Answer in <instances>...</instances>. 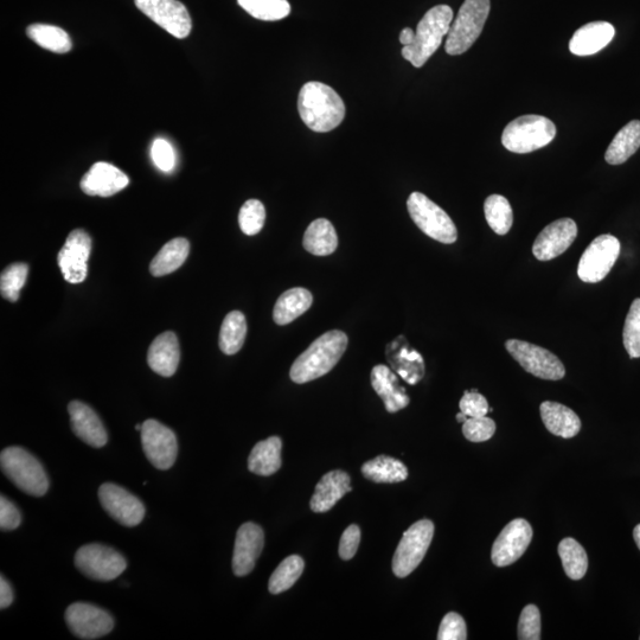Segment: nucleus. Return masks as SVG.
Returning <instances> with one entry per match:
<instances>
[{
    "label": "nucleus",
    "instance_id": "nucleus-21",
    "mask_svg": "<svg viewBox=\"0 0 640 640\" xmlns=\"http://www.w3.org/2000/svg\"><path fill=\"white\" fill-rule=\"evenodd\" d=\"M68 412L72 430L83 443L95 448L104 447L107 444L106 428L93 408L81 401H73L69 403Z\"/></svg>",
    "mask_w": 640,
    "mask_h": 640
},
{
    "label": "nucleus",
    "instance_id": "nucleus-16",
    "mask_svg": "<svg viewBox=\"0 0 640 640\" xmlns=\"http://www.w3.org/2000/svg\"><path fill=\"white\" fill-rule=\"evenodd\" d=\"M66 622L75 637L85 640L105 637L114 627L110 613L86 603L70 605L66 611Z\"/></svg>",
    "mask_w": 640,
    "mask_h": 640
},
{
    "label": "nucleus",
    "instance_id": "nucleus-31",
    "mask_svg": "<svg viewBox=\"0 0 640 640\" xmlns=\"http://www.w3.org/2000/svg\"><path fill=\"white\" fill-rule=\"evenodd\" d=\"M640 147V121L632 120L620 130L605 153L608 164L620 165L635 155Z\"/></svg>",
    "mask_w": 640,
    "mask_h": 640
},
{
    "label": "nucleus",
    "instance_id": "nucleus-13",
    "mask_svg": "<svg viewBox=\"0 0 640 640\" xmlns=\"http://www.w3.org/2000/svg\"><path fill=\"white\" fill-rule=\"evenodd\" d=\"M137 8L153 22L179 38L188 37L192 29V21L185 5L178 0H134Z\"/></svg>",
    "mask_w": 640,
    "mask_h": 640
},
{
    "label": "nucleus",
    "instance_id": "nucleus-44",
    "mask_svg": "<svg viewBox=\"0 0 640 640\" xmlns=\"http://www.w3.org/2000/svg\"><path fill=\"white\" fill-rule=\"evenodd\" d=\"M518 639L520 640H540L541 639V614L535 605L524 607L518 622Z\"/></svg>",
    "mask_w": 640,
    "mask_h": 640
},
{
    "label": "nucleus",
    "instance_id": "nucleus-54",
    "mask_svg": "<svg viewBox=\"0 0 640 640\" xmlns=\"http://www.w3.org/2000/svg\"><path fill=\"white\" fill-rule=\"evenodd\" d=\"M639 639H640V637H639Z\"/></svg>",
    "mask_w": 640,
    "mask_h": 640
},
{
    "label": "nucleus",
    "instance_id": "nucleus-9",
    "mask_svg": "<svg viewBox=\"0 0 640 640\" xmlns=\"http://www.w3.org/2000/svg\"><path fill=\"white\" fill-rule=\"evenodd\" d=\"M75 566L89 579L112 581L125 572L127 561L117 550L93 543L76 552Z\"/></svg>",
    "mask_w": 640,
    "mask_h": 640
},
{
    "label": "nucleus",
    "instance_id": "nucleus-6",
    "mask_svg": "<svg viewBox=\"0 0 640 640\" xmlns=\"http://www.w3.org/2000/svg\"><path fill=\"white\" fill-rule=\"evenodd\" d=\"M556 127L552 120L541 115H523L505 127L502 144L514 153H529L553 142Z\"/></svg>",
    "mask_w": 640,
    "mask_h": 640
},
{
    "label": "nucleus",
    "instance_id": "nucleus-39",
    "mask_svg": "<svg viewBox=\"0 0 640 640\" xmlns=\"http://www.w3.org/2000/svg\"><path fill=\"white\" fill-rule=\"evenodd\" d=\"M241 8L260 21L275 22L291 14L287 0H238Z\"/></svg>",
    "mask_w": 640,
    "mask_h": 640
},
{
    "label": "nucleus",
    "instance_id": "nucleus-46",
    "mask_svg": "<svg viewBox=\"0 0 640 640\" xmlns=\"http://www.w3.org/2000/svg\"><path fill=\"white\" fill-rule=\"evenodd\" d=\"M467 630L465 620L458 613H448L441 622L438 632L439 640H465Z\"/></svg>",
    "mask_w": 640,
    "mask_h": 640
},
{
    "label": "nucleus",
    "instance_id": "nucleus-2",
    "mask_svg": "<svg viewBox=\"0 0 640 640\" xmlns=\"http://www.w3.org/2000/svg\"><path fill=\"white\" fill-rule=\"evenodd\" d=\"M348 336L343 331L326 332L300 355L290 370L291 380L303 384L319 379L337 366L348 348Z\"/></svg>",
    "mask_w": 640,
    "mask_h": 640
},
{
    "label": "nucleus",
    "instance_id": "nucleus-34",
    "mask_svg": "<svg viewBox=\"0 0 640 640\" xmlns=\"http://www.w3.org/2000/svg\"><path fill=\"white\" fill-rule=\"evenodd\" d=\"M30 40L38 46L56 54H66L72 50L73 43L66 31L55 25L31 24L27 29Z\"/></svg>",
    "mask_w": 640,
    "mask_h": 640
},
{
    "label": "nucleus",
    "instance_id": "nucleus-19",
    "mask_svg": "<svg viewBox=\"0 0 640 640\" xmlns=\"http://www.w3.org/2000/svg\"><path fill=\"white\" fill-rule=\"evenodd\" d=\"M264 530L258 524L248 522L242 524L236 534L233 571L236 576H245L251 573L264 549Z\"/></svg>",
    "mask_w": 640,
    "mask_h": 640
},
{
    "label": "nucleus",
    "instance_id": "nucleus-18",
    "mask_svg": "<svg viewBox=\"0 0 640 640\" xmlns=\"http://www.w3.org/2000/svg\"><path fill=\"white\" fill-rule=\"evenodd\" d=\"M578 236V226L572 219H561L550 223L537 236L533 253L540 261H549L565 253Z\"/></svg>",
    "mask_w": 640,
    "mask_h": 640
},
{
    "label": "nucleus",
    "instance_id": "nucleus-37",
    "mask_svg": "<svg viewBox=\"0 0 640 640\" xmlns=\"http://www.w3.org/2000/svg\"><path fill=\"white\" fill-rule=\"evenodd\" d=\"M485 219L498 235H507L514 223L509 201L502 195H491L484 203Z\"/></svg>",
    "mask_w": 640,
    "mask_h": 640
},
{
    "label": "nucleus",
    "instance_id": "nucleus-53",
    "mask_svg": "<svg viewBox=\"0 0 640 640\" xmlns=\"http://www.w3.org/2000/svg\"><path fill=\"white\" fill-rule=\"evenodd\" d=\"M467 419H469V418H467V416H466L464 413H462V412H460V413L457 415V420H458L459 422H463V424H464V422H465Z\"/></svg>",
    "mask_w": 640,
    "mask_h": 640
},
{
    "label": "nucleus",
    "instance_id": "nucleus-14",
    "mask_svg": "<svg viewBox=\"0 0 640 640\" xmlns=\"http://www.w3.org/2000/svg\"><path fill=\"white\" fill-rule=\"evenodd\" d=\"M92 253V239L83 229H75L57 255L63 278L70 284H81L87 278L88 260Z\"/></svg>",
    "mask_w": 640,
    "mask_h": 640
},
{
    "label": "nucleus",
    "instance_id": "nucleus-10",
    "mask_svg": "<svg viewBox=\"0 0 640 640\" xmlns=\"http://www.w3.org/2000/svg\"><path fill=\"white\" fill-rule=\"evenodd\" d=\"M505 348L527 373L539 377V379L559 381L566 375L565 366L559 357L539 345L518 341V339H509L505 343Z\"/></svg>",
    "mask_w": 640,
    "mask_h": 640
},
{
    "label": "nucleus",
    "instance_id": "nucleus-38",
    "mask_svg": "<svg viewBox=\"0 0 640 640\" xmlns=\"http://www.w3.org/2000/svg\"><path fill=\"white\" fill-rule=\"evenodd\" d=\"M304 568L305 563L300 556H288L272 574L270 582H268V590L272 594H280L290 590L303 574Z\"/></svg>",
    "mask_w": 640,
    "mask_h": 640
},
{
    "label": "nucleus",
    "instance_id": "nucleus-3",
    "mask_svg": "<svg viewBox=\"0 0 640 640\" xmlns=\"http://www.w3.org/2000/svg\"><path fill=\"white\" fill-rule=\"evenodd\" d=\"M453 22V10L448 5L434 6L418 24L414 42L403 47V59L411 62L415 68L424 67L435 51L443 43Z\"/></svg>",
    "mask_w": 640,
    "mask_h": 640
},
{
    "label": "nucleus",
    "instance_id": "nucleus-28",
    "mask_svg": "<svg viewBox=\"0 0 640 640\" xmlns=\"http://www.w3.org/2000/svg\"><path fill=\"white\" fill-rule=\"evenodd\" d=\"M283 441L271 437L256 444L248 458V469L258 476H272L281 467Z\"/></svg>",
    "mask_w": 640,
    "mask_h": 640
},
{
    "label": "nucleus",
    "instance_id": "nucleus-26",
    "mask_svg": "<svg viewBox=\"0 0 640 640\" xmlns=\"http://www.w3.org/2000/svg\"><path fill=\"white\" fill-rule=\"evenodd\" d=\"M350 477L344 471H331L320 479L313 494L310 507L313 512H328L339 499L351 492Z\"/></svg>",
    "mask_w": 640,
    "mask_h": 640
},
{
    "label": "nucleus",
    "instance_id": "nucleus-35",
    "mask_svg": "<svg viewBox=\"0 0 640 640\" xmlns=\"http://www.w3.org/2000/svg\"><path fill=\"white\" fill-rule=\"evenodd\" d=\"M247 335L246 317L240 311H232L224 318L220 331V349L223 354L235 355L245 343Z\"/></svg>",
    "mask_w": 640,
    "mask_h": 640
},
{
    "label": "nucleus",
    "instance_id": "nucleus-43",
    "mask_svg": "<svg viewBox=\"0 0 640 640\" xmlns=\"http://www.w3.org/2000/svg\"><path fill=\"white\" fill-rule=\"evenodd\" d=\"M495 432V421L486 416L469 418L463 424L464 437L472 443H484L494 437Z\"/></svg>",
    "mask_w": 640,
    "mask_h": 640
},
{
    "label": "nucleus",
    "instance_id": "nucleus-27",
    "mask_svg": "<svg viewBox=\"0 0 640 640\" xmlns=\"http://www.w3.org/2000/svg\"><path fill=\"white\" fill-rule=\"evenodd\" d=\"M541 418L547 430L565 439H571L581 430V421L571 408L558 402L546 401L541 407Z\"/></svg>",
    "mask_w": 640,
    "mask_h": 640
},
{
    "label": "nucleus",
    "instance_id": "nucleus-32",
    "mask_svg": "<svg viewBox=\"0 0 640 640\" xmlns=\"http://www.w3.org/2000/svg\"><path fill=\"white\" fill-rule=\"evenodd\" d=\"M307 252L317 256L334 253L338 247L336 229L329 220L318 219L306 229L303 240Z\"/></svg>",
    "mask_w": 640,
    "mask_h": 640
},
{
    "label": "nucleus",
    "instance_id": "nucleus-52",
    "mask_svg": "<svg viewBox=\"0 0 640 640\" xmlns=\"http://www.w3.org/2000/svg\"><path fill=\"white\" fill-rule=\"evenodd\" d=\"M633 539H635L636 544L640 550V524L633 530Z\"/></svg>",
    "mask_w": 640,
    "mask_h": 640
},
{
    "label": "nucleus",
    "instance_id": "nucleus-51",
    "mask_svg": "<svg viewBox=\"0 0 640 640\" xmlns=\"http://www.w3.org/2000/svg\"><path fill=\"white\" fill-rule=\"evenodd\" d=\"M415 31L411 28H406L401 31L400 43L403 47L411 46L414 42Z\"/></svg>",
    "mask_w": 640,
    "mask_h": 640
},
{
    "label": "nucleus",
    "instance_id": "nucleus-29",
    "mask_svg": "<svg viewBox=\"0 0 640 640\" xmlns=\"http://www.w3.org/2000/svg\"><path fill=\"white\" fill-rule=\"evenodd\" d=\"M313 297L305 288H291L281 294L274 306L273 318L278 325H287L310 309Z\"/></svg>",
    "mask_w": 640,
    "mask_h": 640
},
{
    "label": "nucleus",
    "instance_id": "nucleus-11",
    "mask_svg": "<svg viewBox=\"0 0 640 640\" xmlns=\"http://www.w3.org/2000/svg\"><path fill=\"white\" fill-rule=\"evenodd\" d=\"M620 254V242L616 236L605 234L593 240L582 254L578 275L588 284H597L604 280L616 264Z\"/></svg>",
    "mask_w": 640,
    "mask_h": 640
},
{
    "label": "nucleus",
    "instance_id": "nucleus-40",
    "mask_svg": "<svg viewBox=\"0 0 640 640\" xmlns=\"http://www.w3.org/2000/svg\"><path fill=\"white\" fill-rule=\"evenodd\" d=\"M29 266L23 262H16L6 267L0 275V293L11 303H16L21 296L22 288L27 281Z\"/></svg>",
    "mask_w": 640,
    "mask_h": 640
},
{
    "label": "nucleus",
    "instance_id": "nucleus-42",
    "mask_svg": "<svg viewBox=\"0 0 640 640\" xmlns=\"http://www.w3.org/2000/svg\"><path fill=\"white\" fill-rule=\"evenodd\" d=\"M265 220L266 210L264 204L258 200H249L240 209V228L248 236L259 234L264 228Z\"/></svg>",
    "mask_w": 640,
    "mask_h": 640
},
{
    "label": "nucleus",
    "instance_id": "nucleus-33",
    "mask_svg": "<svg viewBox=\"0 0 640 640\" xmlns=\"http://www.w3.org/2000/svg\"><path fill=\"white\" fill-rule=\"evenodd\" d=\"M363 476L374 483H400L408 478V470L400 460L380 456L362 466Z\"/></svg>",
    "mask_w": 640,
    "mask_h": 640
},
{
    "label": "nucleus",
    "instance_id": "nucleus-30",
    "mask_svg": "<svg viewBox=\"0 0 640 640\" xmlns=\"http://www.w3.org/2000/svg\"><path fill=\"white\" fill-rule=\"evenodd\" d=\"M190 253V243L187 239L177 238L166 243L151 261L150 272L153 277H164L174 273L181 267Z\"/></svg>",
    "mask_w": 640,
    "mask_h": 640
},
{
    "label": "nucleus",
    "instance_id": "nucleus-1",
    "mask_svg": "<svg viewBox=\"0 0 640 640\" xmlns=\"http://www.w3.org/2000/svg\"><path fill=\"white\" fill-rule=\"evenodd\" d=\"M298 111L304 124L318 133L335 130L345 118L341 96L322 82H307L300 89Z\"/></svg>",
    "mask_w": 640,
    "mask_h": 640
},
{
    "label": "nucleus",
    "instance_id": "nucleus-15",
    "mask_svg": "<svg viewBox=\"0 0 640 640\" xmlns=\"http://www.w3.org/2000/svg\"><path fill=\"white\" fill-rule=\"evenodd\" d=\"M99 499L107 514L125 527H136L144 520L143 502L117 484H102Z\"/></svg>",
    "mask_w": 640,
    "mask_h": 640
},
{
    "label": "nucleus",
    "instance_id": "nucleus-48",
    "mask_svg": "<svg viewBox=\"0 0 640 640\" xmlns=\"http://www.w3.org/2000/svg\"><path fill=\"white\" fill-rule=\"evenodd\" d=\"M361 541V529L352 524V526L345 529L341 543H339V555L343 560H351L357 553L358 546Z\"/></svg>",
    "mask_w": 640,
    "mask_h": 640
},
{
    "label": "nucleus",
    "instance_id": "nucleus-24",
    "mask_svg": "<svg viewBox=\"0 0 640 640\" xmlns=\"http://www.w3.org/2000/svg\"><path fill=\"white\" fill-rule=\"evenodd\" d=\"M179 360H181V348L174 332H164L150 345L147 363L158 375L163 377L175 375Z\"/></svg>",
    "mask_w": 640,
    "mask_h": 640
},
{
    "label": "nucleus",
    "instance_id": "nucleus-20",
    "mask_svg": "<svg viewBox=\"0 0 640 640\" xmlns=\"http://www.w3.org/2000/svg\"><path fill=\"white\" fill-rule=\"evenodd\" d=\"M130 178L110 163H95L81 179L80 187L86 195L111 197L124 190Z\"/></svg>",
    "mask_w": 640,
    "mask_h": 640
},
{
    "label": "nucleus",
    "instance_id": "nucleus-25",
    "mask_svg": "<svg viewBox=\"0 0 640 640\" xmlns=\"http://www.w3.org/2000/svg\"><path fill=\"white\" fill-rule=\"evenodd\" d=\"M371 386L384 402L389 413H396L409 405V396L396 376L387 366H376L371 371Z\"/></svg>",
    "mask_w": 640,
    "mask_h": 640
},
{
    "label": "nucleus",
    "instance_id": "nucleus-4",
    "mask_svg": "<svg viewBox=\"0 0 640 640\" xmlns=\"http://www.w3.org/2000/svg\"><path fill=\"white\" fill-rule=\"evenodd\" d=\"M0 466L4 475L17 488L34 497H42L49 490V479L38 460L22 447L5 448L0 456Z\"/></svg>",
    "mask_w": 640,
    "mask_h": 640
},
{
    "label": "nucleus",
    "instance_id": "nucleus-47",
    "mask_svg": "<svg viewBox=\"0 0 640 640\" xmlns=\"http://www.w3.org/2000/svg\"><path fill=\"white\" fill-rule=\"evenodd\" d=\"M459 408L460 412L464 413L467 418H480V416H486L490 411L488 400L482 394H479L476 389L464 393L462 400H460Z\"/></svg>",
    "mask_w": 640,
    "mask_h": 640
},
{
    "label": "nucleus",
    "instance_id": "nucleus-8",
    "mask_svg": "<svg viewBox=\"0 0 640 640\" xmlns=\"http://www.w3.org/2000/svg\"><path fill=\"white\" fill-rule=\"evenodd\" d=\"M434 536V524L421 520L413 524L399 543L393 559V572L398 578H406L418 568L430 548Z\"/></svg>",
    "mask_w": 640,
    "mask_h": 640
},
{
    "label": "nucleus",
    "instance_id": "nucleus-22",
    "mask_svg": "<svg viewBox=\"0 0 640 640\" xmlns=\"http://www.w3.org/2000/svg\"><path fill=\"white\" fill-rule=\"evenodd\" d=\"M390 366L403 380L409 384H416L425 374V364L418 351L408 347L405 338H396L386 349Z\"/></svg>",
    "mask_w": 640,
    "mask_h": 640
},
{
    "label": "nucleus",
    "instance_id": "nucleus-7",
    "mask_svg": "<svg viewBox=\"0 0 640 640\" xmlns=\"http://www.w3.org/2000/svg\"><path fill=\"white\" fill-rule=\"evenodd\" d=\"M408 213L422 232L445 245H451L458 239L456 224L446 211L441 209L426 195L413 192L407 201Z\"/></svg>",
    "mask_w": 640,
    "mask_h": 640
},
{
    "label": "nucleus",
    "instance_id": "nucleus-49",
    "mask_svg": "<svg viewBox=\"0 0 640 640\" xmlns=\"http://www.w3.org/2000/svg\"><path fill=\"white\" fill-rule=\"evenodd\" d=\"M22 523V515L16 505L8 498L0 497V528L4 531L15 530Z\"/></svg>",
    "mask_w": 640,
    "mask_h": 640
},
{
    "label": "nucleus",
    "instance_id": "nucleus-41",
    "mask_svg": "<svg viewBox=\"0 0 640 640\" xmlns=\"http://www.w3.org/2000/svg\"><path fill=\"white\" fill-rule=\"evenodd\" d=\"M624 347L631 358L640 357V299L633 300L623 332Z\"/></svg>",
    "mask_w": 640,
    "mask_h": 640
},
{
    "label": "nucleus",
    "instance_id": "nucleus-50",
    "mask_svg": "<svg viewBox=\"0 0 640 640\" xmlns=\"http://www.w3.org/2000/svg\"><path fill=\"white\" fill-rule=\"evenodd\" d=\"M12 603H14V592H12L9 582L2 576V579H0V608L5 610Z\"/></svg>",
    "mask_w": 640,
    "mask_h": 640
},
{
    "label": "nucleus",
    "instance_id": "nucleus-45",
    "mask_svg": "<svg viewBox=\"0 0 640 640\" xmlns=\"http://www.w3.org/2000/svg\"><path fill=\"white\" fill-rule=\"evenodd\" d=\"M151 158L160 171L171 172L175 169L176 153L168 140L158 138L152 143Z\"/></svg>",
    "mask_w": 640,
    "mask_h": 640
},
{
    "label": "nucleus",
    "instance_id": "nucleus-17",
    "mask_svg": "<svg viewBox=\"0 0 640 640\" xmlns=\"http://www.w3.org/2000/svg\"><path fill=\"white\" fill-rule=\"evenodd\" d=\"M531 539H533V528L529 522L522 518L510 522L499 534L492 547V562L497 567L512 565L526 553Z\"/></svg>",
    "mask_w": 640,
    "mask_h": 640
},
{
    "label": "nucleus",
    "instance_id": "nucleus-23",
    "mask_svg": "<svg viewBox=\"0 0 640 640\" xmlns=\"http://www.w3.org/2000/svg\"><path fill=\"white\" fill-rule=\"evenodd\" d=\"M614 35H616V29L611 23H588L575 31L571 42H569V50L578 56L594 55L607 47Z\"/></svg>",
    "mask_w": 640,
    "mask_h": 640
},
{
    "label": "nucleus",
    "instance_id": "nucleus-12",
    "mask_svg": "<svg viewBox=\"0 0 640 640\" xmlns=\"http://www.w3.org/2000/svg\"><path fill=\"white\" fill-rule=\"evenodd\" d=\"M142 445L145 456L158 470H169L175 464L178 453L177 437L157 420H146L143 424Z\"/></svg>",
    "mask_w": 640,
    "mask_h": 640
},
{
    "label": "nucleus",
    "instance_id": "nucleus-5",
    "mask_svg": "<svg viewBox=\"0 0 640 640\" xmlns=\"http://www.w3.org/2000/svg\"><path fill=\"white\" fill-rule=\"evenodd\" d=\"M490 0H465L447 34L448 55H462L478 40L490 14Z\"/></svg>",
    "mask_w": 640,
    "mask_h": 640
},
{
    "label": "nucleus",
    "instance_id": "nucleus-36",
    "mask_svg": "<svg viewBox=\"0 0 640 640\" xmlns=\"http://www.w3.org/2000/svg\"><path fill=\"white\" fill-rule=\"evenodd\" d=\"M559 555L563 569L569 579L580 580L584 578L588 568L586 550L578 541L571 539L562 540L559 544Z\"/></svg>",
    "mask_w": 640,
    "mask_h": 640
}]
</instances>
